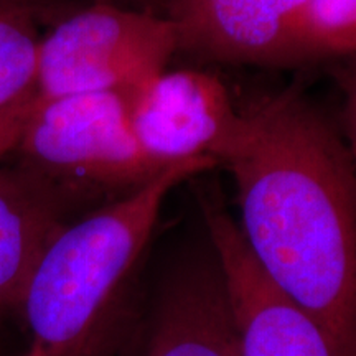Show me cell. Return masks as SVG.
<instances>
[{"label":"cell","mask_w":356,"mask_h":356,"mask_svg":"<svg viewBox=\"0 0 356 356\" xmlns=\"http://www.w3.org/2000/svg\"><path fill=\"white\" fill-rule=\"evenodd\" d=\"M236 188L249 254L289 300L356 356V172L318 111L293 89L243 111L215 155Z\"/></svg>","instance_id":"6da1fadb"},{"label":"cell","mask_w":356,"mask_h":356,"mask_svg":"<svg viewBox=\"0 0 356 356\" xmlns=\"http://www.w3.org/2000/svg\"><path fill=\"white\" fill-rule=\"evenodd\" d=\"M218 167L177 163L58 231L35 266L19 312L37 356H119L139 310L137 275L172 190Z\"/></svg>","instance_id":"7a4b0ae2"},{"label":"cell","mask_w":356,"mask_h":356,"mask_svg":"<svg viewBox=\"0 0 356 356\" xmlns=\"http://www.w3.org/2000/svg\"><path fill=\"white\" fill-rule=\"evenodd\" d=\"M12 154L19 157L15 170L68 218L81 207L114 202L165 170L137 144L122 92L37 97Z\"/></svg>","instance_id":"3957f363"},{"label":"cell","mask_w":356,"mask_h":356,"mask_svg":"<svg viewBox=\"0 0 356 356\" xmlns=\"http://www.w3.org/2000/svg\"><path fill=\"white\" fill-rule=\"evenodd\" d=\"M177 26L154 10L96 2L40 38L38 99L86 92L127 95L167 68Z\"/></svg>","instance_id":"277c9868"},{"label":"cell","mask_w":356,"mask_h":356,"mask_svg":"<svg viewBox=\"0 0 356 356\" xmlns=\"http://www.w3.org/2000/svg\"><path fill=\"white\" fill-rule=\"evenodd\" d=\"M190 249L140 304L119 356H244L220 259L208 236Z\"/></svg>","instance_id":"5b68a950"},{"label":"cell","mask_w":356,"mask_h":356,"mask_svg":"<svg viewBox=\"0 0 356 356\" xmlns=\"http://www.w3.org/2000/svg\"><path fill=\"white\" fill-rule=\"evenodd\" d=\"M126 99L137 144L160 168L215 160L238 115L225 84L198 70L165 68L127 92Z\"/></svg>","instance_id":"8992f818"},{"label":"cell","mask_w":356,"mask_h":356,"mask_svg":"<svg viewBox=\"0 0 356 356\" xmlns=\"http://www.w3.org/2000/svg\"><path fill=\"white\" fill-rule=\"evenodd\" d=\"M309 0H167L180 48L234 63L304 60L299 24Z\"/></svg>","instance_id":"52a82bcc"},{"label":"cell","mask_w":356,"mask_h":356,"mask_svg":"<svg viewBox=\"0 0 356 356\" xmlns=\"http://www.w3.org/2000/svg\"><path fill=\"white\" fill-rule=\"evenodd\" d=\"M70 221L15 168H0V312L19 310L35 266Z\"/></svg>","instance_id":"ba28073f"},{"label":"cell","mask_w":356,"mask_h":356,"mask_svg":"<svg viewBox=\"0 0 356 356\" xmlns=\"http://www.w3.org/2000/svg\"><path fill=\"white\" fill-rule=\"evenodd\" d=\"M35 3L13 0L0 8V121L37 97L42 35Z\"/></svg>","instance_id":"9c48e42d"},{"label":"cell","mask_w":356,"mask_h":356,"mask_svg":"<svg viewBox=\"0 0 356 356\" xmlns=\"http://www.w3.org/2000/svg\"><path fill=\"white\" fill-rule=\"evenodd\" d=\"M297 40L304 60L355 53L356 0H309Z\"/></svg>","instance_id":"30bf717a"},{"label":"cell","mask_w":356,"mask_h":356,"mask_svg":"<svg viewBox=\"0 0 356 356\" xmlns=\"http://www.w3.org/2000/svg\"><path fill=\"white\" fill-rule=\"evenodd\" d=\"M35 99L30 104H26L25 108L15 111V113H12L0 121V160L12 154V150L15 149L17 142L20 139V134L26 124V119H29L33 109Z\"/></svg>","instance_id":"8fae6325"},{"label":"cell","mask_w":356,"mask_h":356,"mask_svg":"<svg viewBox=\"0 0 356 356\" xmlns=\"http://www.w3.org/2000/svg\"><path fill=\"white\" fill-rule=\"evenodd\" d=\"M346 104H345V121L346 132H348L351 159L356 165V66L351 70L348 81H346Z\"/></svg>","instance_id":"7c38bea8"},{"label":"cell","mask_w":356,"mask_h":356,"mask_svg":"<svg viewBox=\"0 0 356 356\" xmlns=\"http://www.w3.org/2000/svg\"><path fill=\"white\" fill-rule=\"evenodd\" d=\"M29 2L38 6L40 0H29ZM97 2H108V3H115V6H124V7H134V8H142L147 0H97ZM145 10V8H144Z\"/></svg>","instance_id":"4fadbf2b"},{"label":"cell","mask_w":356,"mask_h":356,"mask_svg":"<svg viewBox=\"0 0 356 356\" xmlns=\"http://www.w3.org/2000/svg\"><path fill=\"white\" fill-rule=\"evenodd\" d=\"M13 0H0V8H3V7H7L8 3H12Z\"/></svg>","instance_id":"5bb4252c"},{"label":"cell","mask_w":356,"mask_h":356,"mask_svg":"<svg viewBox=\"0 0 356 356\" xmlns=\"http://www.w3.org/2000/svg\"><path fill=\"white\" fill-rule=\"evenodd\" d=\"M22 356H37V355H35L32 350H29V348H26V351H25V353H24V355H22Z\"/></svg>","instance_id":"9a60e30c"}]
</instances>
